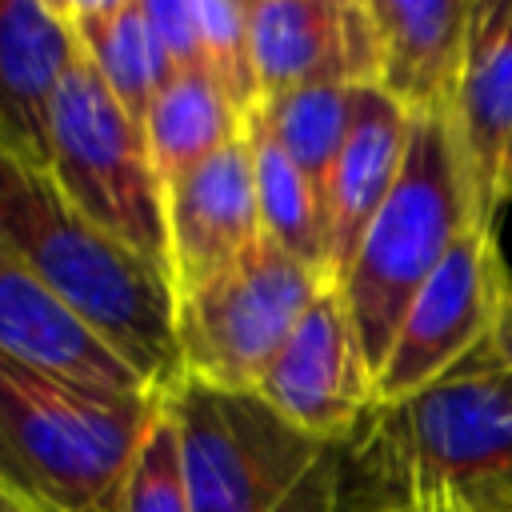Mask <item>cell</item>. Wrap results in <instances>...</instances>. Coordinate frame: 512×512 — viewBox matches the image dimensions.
Instances as JSON below:
<instances>
[{
    "label": "cell",
    "instance_id": "cell-21",
    "mask_svg": "<svg viewBox=\"0 0 512 512\" xmlns=\"http://www.w3.org/2000/svg\"><path fill=\"white\" fill-rule=\"evenodd\" d=\"M116 512H196L188 468H184V448H180V428H176V416L164 392L156 400V412L120 484Z\"/></svg>",
    "mask_w": 512,
    "mask_h": 512
},
{
    "label": "cell",
    "instance_id": "cell-19",
    "mask_svg": "<svg viewBox=\"0 0 512 512\" xmlns=\"http://www.w3.org/2000/svg\"><path fill=\"white\" fill-rule=\"evenodd\" d=\"M352 108H356V88L312 84L260 100V108L248 116V124H256L312 184V192L324 204V216H328V184L352 128Z\"/></svg>",
    "mask_w": 512,
    "mask_h": 512
},
{
    "label": "cell",
    "instance_id": "cell-22",
    "mask_svg": "<svg viewBox=\"0 0 512 512\" xmlns=\"http://www.w3.org/2000/svg\"><path fill=\"white\" fill-rule=\"evenodd\" d=\"M192 20H196V44H200V72L248 120L260 108L248 0H192Z\"/></svg>",
    "mask_w": 512,
    "mask_h": 512
},
{
    "label": "cell",
    "instance_id": "cell-26",
    "mask_svg": "<svg viewBox=\"0 0 512 512\" xmlns=\"http://www.w3.org/2000/svg\"><path fill=\"white\" fill-rule=\"evenodd\" d=\"M0 512H40V508L0 476Z\"/></svg>",
    "mask_w": 512,
    "mask_h": 512
},
{
    "label": "cell",
    "instance_id": "cell-11",
    "mask_svg": "<svg viewBox=\"0 0 512 512\" xmlns=\"http://www.w3.org/2000/svg\"><path fill=\"white\" fill-rule=\"evenodd\" d=\"M164 224L172 300L216 280L264 240L248 132L200 168L164 184Z\"/></svg>",
    "mask_w": 512,
    "mask_h": 512
},
{
    "label": "cell",
    "instance_id": "cell-7",
    "mask_svg": "<svg viewBox=\"0 0 512 512\" xmlns=\"http://www.w3.org/2000/svg\"><path fill=\"white\" fill-rule=\"evenodd\" d=\"M324 288H336L324 272L260 240L228 272L172 300L180 376L252 392Z\"/></svg>",
    "mask_w": 512,
    "mask_h": 512
},
{
    "label": "cell",
    "instance_id": "cell-12",
    "mask_svg": "<svg viewBox=\"0 0 512 512\" xmlns=\"http://www.w3.org/2000/svg\"><path fill=\"white\" fill-rule=\"evenodd\" d=\"M448 124L484 224L512 200V0H476Z\"/></svg>",
    "mask_w": 512,
    "mask_h": 512
},
{
    "label": "cell",
    "instance_id": "cell-20",
    "mask_svg": "<svg viewBox=\"0 0 512 512\" xmlns=\"http://www.w3.org/2000/svg\"><path fill=\"white\" fill-rule=\"evenodd\" d=\"M248 144H252L260 236L328 276V216L320 196L256 124H248Z\"/></svg>",
    "mask_w": 512,
    "mask_h": 512
},
{
    "label": "cell",
    "instance_id": "cell-23",
    "mask_svg": "<svg viewBox=\"0 0 512 512\" xmlns=\"http://www.w3.org/2000/svg\"><path fill=\"white\" fill-rule=\"evenodd\" d=\"M160 60L168 80L172 76H204L200 72V44H196V20L192 0H144Z\"/></svg>",
    "mask_w": 512,
    "mask_h": 512
},
{
    "label": "cell",
    "instance_id": "cell-18",
    "mask_svg": "<svg viewBox=\"0 0 512 512\" xmlns=\"http://www.w3.org/2000/svg\"><path fill=\"white\" fill-rule=\"evenodd\" d=\"M248 132V120L208 76H172L144 116V140L164 184L200 168Z\"/></svg>",
    "mask_w": 512,
    "mask_h": 512
},
{
    "label": "cell",
    "instance_id": "cell-1",
    "mask_svg": "<svg viewBox=\"0 0 512 512\" xmlns=\"http://www.w3.org/2000/svg\"><path fill=\"white\" fill-rule=\"evenodd\" d=\"M164 396L180 428L196 512H372L400 504L372 480L356 432L316 440L256 392L192 376H176Z\"/></svg>",
    "mask_w": 512,
    "mask_h": 512
},
{
    "label": "cell",
    "instance_id": "cell-2",
    "mask_svg": "<svg viewBox=\"0 0 512 512\" xmlns=\"http://www.w3.org/2000/svg\"><path fill=\"white\" fill-rule=\"evenodd\" d=\"M0 244L32 268L84 324L112 344L156 392L180 376L172 340V284L56 184L48 164L0 148Z\"/></svg>",
    "mask_w": 512,
    "mask_h": 512
},
{
    "label": "cell",
    "instance_id": "cell-6",
    "mask_svg": "<svg viewBox=\"0 0 512 512\" xmlns=\"http://www.w3.org/2000/svg\"><path fill=\"white\" fill-rule=\"evenodd\" d=\"M48 172L96 228L168 276L164 180L152 164L144 124L116 104L84 60L64 76L52 104Z\"/></svg>",
    "mask_w": 512,
    "mask_h": 512
},
{
    "label": "cell",
    "instance_id": "cell-28",
    "mask_svg": "<svg viewBox=\"0 0 512 512\" xmlns=\"http://www.w3.org/2000/svg\"><path fill=\"white\" fill-rule=\"evenodd\" d=\"M504 512H512V504H508V508H504Z\"/></svg>",
    "mask_w": 512,
    "mask_h": 512
},
{
    "label": "cell",
    "instance_id": "cell-3",
    "mask_svg": "<svg viewBox=\"0 0 512 512\" xmlns=\"http://www.w3.org/2000/svg\"><path fill=\"white\" fill-rule=\"evenodd\" d=\"M356 444L388 500L456 496L504 512L512 504V380L484 344L424 392L376 404Z\"/></svg>",
    "mask_w": 512,
    "mask_h": 512
},
{
    "label": "cell",
    "instance_id": "cell-14",
    "mask_svg": "<svg viewBox=\"0 0 512 512\" xmlns=\"http://www.w3.org/2000/svg\"><path fill=\"white\" fill-rule=\"evenodd\" d=\"M376 20V80L408 116H448L464 76L476 0H368Z\"/></svg>",
    "mask_w": 512,
    "mask_h": 512
},
{
    "label": "cell",
    "instance_id": "cell-13",
    "mask_svg": "<svg viewBox=\"0 0 512 512\" xmlns=\"http://www.w3.org/2000/svg\"><path fill=\"white\" fill-rule=\"evenodd\" d=\"M0 356L100 392H156L112 344H104L84 324L80 312H72L4 244H0Z\"/></svg>",
    "mask_w": 512,
    "mask_h": 512
},
{
    "label": "cell",
    "instance_id": "cell-15",
    "mask_svg": "<svg viewBox=\"0 0 512 512\" xmlns=\"http://www.w3.org/2000/svg\"><path fill=\"white\" fill-rule=\"evenodd\" d=\"M80 48L60 0H0V148L48 164L52 104Z\"/></svg>",
    "mask_w": 512,
    "mask_h": 512
},
{
    "label": "cell",
    "instance_id": "cell-9",
    "mask_svg": "<svg viewBox=\"0 0 512 512\" xmlns=\"http://www.w3.org/2000/svg\"><path fill=\"white\" fill-rule=\"evenodd\" d=\"M292 428L348 440L376 408V372L360 348L340 288H324L252 388Z\"/></svg>",
    "mask_w": 512,
    "mask_h": 512
},
{
    "label": "cell",
    "instance_id": "cell-8",
    "mask_svg": "<svg viewBox=\"0 0 512 512\" xmlns=\"http://www.w3.org/2000/svg\"><path fill=\"white\" fill-rule=\"evenodd\" d=\"M512 304V272L504 264L496 224H472L416 292L388 360L376 372V404H396L488 344Z\"/></svg>",
    "mask_w": 512,
    "mask_h": 512
},
{
    "label": "cell",
    "instance_id": "cell-27",
    "mask_svg": "<svg viewBox=\"0 0 512 512\" xmlns=\"http://www.w3.org/2000/svg\"><path fill=\"white\" fill-rule=\"evenodd\" d=\"M372 512H420L416 504H384V508H372Z\"/></svg>",
    "mask_w": 512,
    "mask_h": 512
},
{
    "label": "cell",
    "instance_id": "cell-4",
    "mask_svg": "<svg viewBox=\"0 0 512 512\" xmlns=\"http://www.w3.org/2000/svg\"><path fill=\"white\" fill-rule=\"evenodd\" d=\"M160 392H100L0 356V476L40 512H116Z\"/></svg>",
    "mask_w": 512,
    "mask_h": 512
},
{
    "label": "cell",
    "instance_id": "cell-10",
    "mask_svg": "<svg viewBox=\"0 0 512 512\" xmlns=\"http://www.w3.org/2000/svg\"><path fill=\"white\" fill-rule=\"evenodd\" d=\"M260 100L312 84L376 80V20L368 0H248Z\"/></svg>",
    "mask_w": 512,
    "mask_h": 512
},
{
    "label": "cell",
    "instance_id": "cell-17",
    "mask_svg": "<svg viewBox=\"0 0 512 512\" xmlns=\"http://www.w3.org/2000/svg\"><path fill=\"white\" fill-rule=\"evenodd\" d=\"M76 36L80 60L116 96V104L144 124L168 72L144 12V0H60Z\"/></svg>",
    "mask_w": 512,
    "mask_h": 512
},
{
    "label": "cell",
    "instance_id": "cell-16",
    "mask_svg": "<svg viewBox=\"0 0 512 512\" xmlns=\"http://www.w3.org/2000/svg\"><path fill=\"white\" fill-rule=\"evenodd\" d=\"M412 124H416V116H408L380 88H372V84L356 88L352 128H348L344 152H340L332 184H328V280L332 284L344 276L368 224L376 220L380 204L388 200V192L404 168Z\"/></svg>",
    "mask_w": 512,
    "mask_h": 512
},
{
    "label": "cell",
    "instance_id": "cell-25",
    "mask_svg": "<svg viewBox=\"0 0 512 512\" xmlns=\"http://www.w3.org/2000/svg\"><path fill=\"white\" fill-rule=\"evenodd\" d=\"M416 508H420V512H484V508L464 504V500H456V496H420Z\"/></svg>",
    "mask_w": 512,
    "mask_h": 512
},
{
    "label": "cell",
    "instance_id": "cell-24",
    "mask_svg": "<svg viewBox=\"0 0 512 512\" xmlns=\"http://www.w3.org/2000/svg\"><path fill=\"white\" fill-rule=\"evenodd\" d=\"M488 348H492V356L500 360V368H504V372H508V380H512V304L504 308V316H500L496 332L488 336Z\"/></svg>",
    "mask_w": 512,
    "mask_h": 512
},
{
    "label": "cell",
    "instance_id": "cell-5",
    "mask_svg": "<svg viewBox=\"0 0 512 512\" xmlns=\"http://www.w3.org/2000/svg\"><path fill=\"white\" fill-rule=\"evenodd\" d=\"M472 224L484 220L448 116H416L404 168L336 280L372 372L388 360L416 292Z\"/></svg>",
    "mask_w": 512,
    "mask_h": 512
}]
</instances>
